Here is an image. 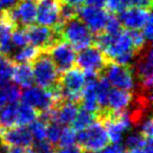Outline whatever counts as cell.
<instances>
[{
	"mask_svg": "<svg viewBox=\"0 0 153 153\" xmlns=\"http://www.w3.org/2000/svg\"><path fill=\"white\" fill-rule=\"evenodd\" d=\"M122 30H123V25H122L119 17H117L114 14H109L103 32L111 35V36H115V35L120 34Z\"/></svg>",
	"mask_w": 153,
	"mask_h": 153,
	"instance_id": "obj_29",
	"label": "cell"
},
{
	"mask_svg": "<svg viewBox=\"0 0 153 153\" xmlns=\"http://www.w3.org/2000/svg\"><path fill=\"white\" fill-rule=\"evenodd\" d=\"M18 3V0H0V5L3 10H11Z\"/></svg>",
	"mask_w": 153,
	"mask_h": 153,
	"instance_id": "obj_43",
	"label": "cell"
},
{
	"mask_svg": "<svg viewBox=\"0 0 153 153\" xmlns=\"http://www.w3.org/2000/svg\"><path fill=\"white\" fill-rule=\"evenodd\" d=\"M125 151V147L123 145V142L120 143H112L110 145H107L101 150L97 151V153H123Z\"/></svg>",
	"mask_w": 153,
	"mask_h": 153,
	"instance_id": "obj_37",
	"label": "cell"
},
{
	"mask_svg": "<svg viewBox=\"0 0 153 153\" xmlns=\"http://www.w3.org/2000/svg\"><path fill=\"white\" fill-rule=\"evenodd\" d=\"M25 33L27 36L28 43L45 51H48L60 40H62L61 35L57 30L51 27L40 25V24L38 25L32 24L25 27Z\"/></svg>",
	"mask_w": 153,
	"mask_h": 153,
	"instance_id": "obj_10",
	"label": "cell"
},
{
	"mask_svg": "<svg viewBox=\"0 0 153 153\" xmlns=\"http://www.w3.org/2000/svg\"><path fill=\"white\" fill-rule=\"evenodd\" d=\"M41 49L34 45H24L13 53L10 59L14 63H32L41 53Z\"/></svg>",
	"mask_w": 153,
	"mask_h": 153,
	"instance_id": "obj_19",
	"label": "cell"
},
{
	"mask_svg": "<svg viewBox=\"0 0 153 153\" xmlns=\"http://www.w3.org/2000/svg\"><path fill=\"white\" fill-rule=\"evenodd\" d=\"M97 121V115L92 112L85 110V109H81L78 111L76 117L72 121V128L76 131H81V130L86 129L89 127L90 125Z\"/></svg>",
	"mask_w": 153,
	"mask_h": 153,
	"instance_id": "obj_24",
	"label": "cell"
},
{
	"mask_svg": "<svg viewBox=\"0 0 153 153\" xmlns=\"http://www.w3.org/2000/svg\"><path fill=\"white\" fill-rule=\"evenodd\" d=\"M79 111V104L68 101H62L55 106L56 122L62 126H68L72 123Z\"/></svg>",
	"mask_w": 153,
	"mask_h": 153,
	"instance_id": "obj_17",
	"label": "cell"
},
{
	"mask_svg": "<svg viewBox=\"0 0 153 153\" xmlns=\"http://www.w3.org/2000/svg\"><path fill=\"white\" fill-rule=\"evenodd\" d=\"M18 103H12L0 108V128L7 129L16 125Z\"/></svg>",
	"mask_w": 153,
	"mask_h": 153,
	"instance_id": "obj_22",
	"label": "cell"
},
{
	"mask_svg": "<svg viewBox=\"0 0 153 153\" xmlns=\"http://www.w3.org/2000/svg\"><path fill=\"white\" fill-rule=\"evenodd\" d=\"M148 138L151 137H145L140 131H132L126 136L123 145L125 149H128V150H137L146 145Z\"/></svg>",
	"mask_w": 153,
	"mask_h": 153,
	"instance_id": "obj_25",
	"label": "cell"
},
{
	"mask_svg": "<svg viewBox=\"0 0 153 153\" xmlns=\"http://www.w3.org/2000/svg\"><path fill=\"white\" fill-rule=\"evenodd\" d=\"M60 0H38L36 21L40 25L51 27L60 34L63 23L60 20Z\"/></svg>",
	"mask_w": 153,
	"mask_h": 153,
	"instance_id": "obj_9",
	"label": "cell"
},
{
	"mask_svg": "<svg viewBox=\"0 0 153 153\" xmlns=\"http://www.w3.org/2000/svg\"><path fill=\"white\" fill-rule=\"evenodd\" d=\"M130 7V0H107L106 9L109 13L119 14Z\"/></svg>",
	"mask_w": 153,
	"mask_h": 153,
	"instance_id": "obj_34",
	"label": "cell"
},
{
	"mask_svg": "<svg viewBox=\"0 0 153 153\" xmlns=\"http://www.w3.org/2000/svg\"><path fill=\"white\" fill-rule=\"evenodd\" d=\"M130 67L137 79V89L151 92L153 84V49L151 42L136 53Z\"/></svg>",
	"mask_w": 153,
	"mask_h": 153,
	"instance_id": "obj_2",
	"label": "cell"
},
{
	"mask_svg": "<svg viewBox=\"0 0 153 153\" xmlns=\"http://www.w3.org/2000/svg\"><path fill=\"white\" fill-rule=\"evenodd\" d=\"M3 11H4V10L2 9V7H1V5H0V16L2 15V13H3Z\"/></svg>",
	"mask_w": 153,
	"mask_h": 153,
	"instance_id": "obj_46",
	"label": "cell"
},
{
	"mask_svg": "<svg viewBox=\"0 0 153 153\" xmlns=\"http://www.w3.org/2000/svg\"><path fill=\"white\" fill-rule=\"evenodd\" d=\"M17 27H27L36 21L37 7L34 1H20L13 9L5 10Z\"/></svg>",
	"mask_w": 153,
	"mask_h": 153,
	"instance_id": "obj_13",
	"label": "cell"
},
{
	"mask_svg": "<svg viewBox=\"0 0 153 153\" xmlns=\"http://www.w3.org/2000/svg\"><path fill=\"white\" fill-rule=\"evenodd\" d=\"M46 51L51 56L60 74L74 67L76 58V49L64 40H60Z\"/></svg>",
	"mask_w": 153,
	"mask_h": 153,
	"instance_id": "obj_11",
	"label": "cell"
},
{
	"mask_svg": "<svg viewBox=\"0 0 153 153\" xmlns=\"http://www.w3.org/2000/svg\"><path fill=\"white\" fill-rule=\"evenodd\" d=\"M76 143V131L72 127L66 126L65 128H62L61 135H60L58 145L60 147L70 146Z\"/></svg>",
	"mask_w": 153,
	"mask_h": 153,
	"instance_id": "obj_30",
	"label": "cell"
},
{
	"mask_svg": "<svg viewBox=\"0 0 153 153\" xmlns=\"http://www.w3.org/2000/svg\"><path fill=\"white\" fill-rule=\"evenodd\" d=\"M80 153H94V152H90V151H86V150H83V152H80Z\"/></svg>",
	"mask_w": 153,
	"mask_h": 153,
	"instance_id": "obj_48",
	"label": "cell"
},
{
	"mask_svg": "<svg viewBox=\"0 0 153 153\" xmlns=\"http://www.w3.org/2000/svg\"><path fill=\"white\" fill-rule=\"evenodd\" d=\"M142 33L144 35L145 39L147 42H151L153 36V22H152V16L147 20V22L145 23V25L142 27Z\"/></svg>",
	"mask_w": 153,
	"mask_h": 153,
	"instance_id": "obj_38",
	"label": "cell"
},
{
	"mask_svg": "<svg viewBox=\"0 0 153 153\" xmlns=\"http://www.w3.org/2000/svg\"><path fill=\"white\" fill-rule=\"evenodd\" d=\"M62 132V125L59 124L58 122L53 121L49 122L46 126V140L53 146L58 145L59 142L60 135Z\"/></svg>",
	"mask_w": 153,
	"mask_h": 153,
	"instance_id": "obj_28",
	"label": "cell"
},
{
	"mask_svg": "<svg viewBox=\"0 0 153 153\" xmlns=\"http://www.w3.org/2000/svg\"><path fill=\"white\" fill-rule=\"evenodd\" d=\"M21 98V89L13 83H7L0 87V108L7 104L18 103Z\"/></svg>",
	"mask_w": 153,
	"mask_h": 153,
	"instance_id": "obj_20",
	"label": "cell"
},
{
	"mask_svg": "<svg viewBox=\"0 0 153 153\" xmlns=\"http://www.w3.org/2000/svg\"><path fill=\"white\" fill-rule=\"evenodd\" d=\"M127 32H128V34H129L132 45H133L136 53H137L138 51H140L147 43H149L146 41L144 35H143V33L140 32V30H128Z\"/></svg>",
	"mask_w": 153,
	"mask_h": 153,
	"instance_id": "obj_33",
	"label": "cell"
},
{
	"mask_svg": "<svg viewBox=\"0 0 153 153\" xmlns=\"http://www.w3.org/2000/svg\"><path fill=\"white\" fill-rule=\"evenodd\" d=\"M39 112L32 106L20 103L17 106V113H16V125L17 126H28L30 123L38 117Z\"/></svg>",
	"mask_w": 153,
	"mask_h": 153,
	"instance_id": "obj_21",
	"label": "cell"
},
{
	"mask_svg": "<svg viewBox=\"0 0 153 153\" xmlns=\"http://www.w3.org/2000/svg\"><path fill=\"white\" fill-rule=\"evenodd\" d=\"M140 127V132L145 136V137H151L152 138V134H153V123H152V119H151L150 115L146 117L140 124L138 125Z\"/></svg>",
	"mask_w": 153,
	"mask_h": 153,
	"instance_id": "obj_36",
	"label": "cell"
},
{
	"mask_svg": "<svg viewBox=\"0 0 153 153\" xmlns=\"http://www.w3.org/2000/svg\"><path fill=\"white\" fill-rule=\"evenodd\" d=\"M62 3H65V4H69L72 7H80L83 3H85V0H60Z\"/></svg>",
	"mask_w": 153,
	"mask_h": 153,
	"instance_id": "obj_44",
	"label": "cell"
},
{
	"mask_svg": "<svg viewBox=\"0 0 153 153\" xmlns=\"http://www.w3.org/2000/svg\"><path fill=\"white\" fill-rule=\"evenodd\" d=\"M14 64L9 57L0 55V87L7 84L12 79Z\"/></svg>",
	"mask_w": 153,
	"mask_h": 153,
	"instance_id": "obj_26",
	"label": "cell"
},
{
	"mask_svg": "<svg viewBox=\"0 0 153 153\" xmlns=\"http://www.w3.org/2000/svg\"><path fill=\"white\" fill-rule=\"evenodd\" d=\"M111 86L119 89L131 91L135 88V78L130 66L109 62L101 74Z\"/></svg>",
	"mask_w": 153,
	"mask_h": 153,
	"instance_id": "obj_7",
	"label": "cell"
},
{
	"mask_svg": "<svg viewBox=\"0 0 153 153\" xmlns=\"http://www.w3.org/2000/svg\"><path fill=\"white\" fill-rule=\"evenodd\" d=\"M82 149L80 148L79 145H70V146L59 147L56 149V153H80Z\"/></svg>",
	"mask_w": 153,
	"mask_h": 153,
	"instance_id": "obj_39",
	"label": "cell"
},
{
	"mask_svg": "<svg viewBox=\"0 0 153 153\" xmlns=\"http://www.w3.org/2000/svg\"><path fill=\"white\" fill-rule=\"evenodd\" d=\"M86 84L84 72L80 68H70L60 76L59 90L62 101H68L80 104Z\"/></svg>",
	"mask_w": 153,
	"mask_h": 153,
	"instance_id": "obj_4",
	"label": "cell"
},
{
	"mask_svg": "<svg viewBox=\"0 0 153 153\" xmlns=\"http://www.w3.org/2000/svg\"><path fill=\"white\" fill-rule=\"evenodd\" d=\"M123 153H133V151H132V150H128V151H124Z\"/></svg>",
	"mask_w": 153,
	"mask_h": 153,
	"instance_id": "obj_47",
	"label": "cell"
},
{
	"mask_svg": "<svg viewBox=\"0 0 153 153\" xmlns=\"http://www.w3.org/2000/svg\"><path fill=\"white\" fill-rule=\"evenodd\" d=\"M132 99H133V92L119 88H111L108 94L107 111L110 113L123 112L130 106Z\"/></svg>",
	"mask_w": 153,
	"mask_h": 153,
	"instance_id": "obj_16",
	"label": "cell"
},
{
	"mask_svg": "<svg viewBox=\"0 0 153 153\" xmlns=\"http://www.w3.org/2000/svg\"><path fill=\"white\" fill-rule=\"evenodd\" d=\"M110 89L111 85L106 80V78H104L103 76H100L98 85H97V98H98L99 107H100L99 112L107 111V102H108V94Z\"/></svg>",
	"mask_w": 153,
	"mask_h": 153,
	"instance_id": "obj_23",
	"label": "cell"
},
{
	"mask_svg": "<svg viewBox=\"0 0 153 153\" xmlns=\"http://www.w3.org/2000/svg\"><path fill=\"white\" fill-rule=\"evenodd\" d=\"M76 143L82 150L97 152L109 144V138L104 125L96 121L86 129L78 131Z\"/></svg>",
	"mask_w": 153,
	"mask_h": 153,
	"instance_id": "obj_5",
	"label": "cell"
},
{
	"mask_svg": "<svg viewBox=\"0 0 153 153\" xmlns=\"http://www.w3.org/2000/svg\"><path fill=\"white\" fill-rule=\"evenodd\" d=\"M12 78L14 83L21 88H28L35 83L33 68L30 63L14 64Z\"/></svg>",
	"mask_w": 153,
	"mask_h": 153,
	"instance_id": "obj_18",
	"label": "cell"
},
{
	"mask_svg": "<svg viewBox=\"0 0 153 153\" xmlns=\"http://www.w3.org/2000/svg\"><path fill=\"white\" fill-rule=\"evenodd\" d=\"M28 126H30L28 129H30L34 140H46V126H47L46 123H44L43 121H41V120H39L38 117H37V119L35 120L33 123H30Z\"/></svg>",
	"mask_w": 153,
	"mask_h": 153,
	"instance_id": "obj_27",
	"label": "cell"
},
{
	"mask_svg": "<svg viewBox=\"0 0 153 153\" xmlns=\"http://www.w3.org/2000/svg\"><path fill=\"white\" fill-rule=\"evenodd\" d=\"M21 1H38V0H21Z\"/></svg>",
	"mask_w": 153,
	"mask_h": 153,
	"instance_id": "obj_49",
	"label": "cell"
},
{
	"mask_svg": "<svg viewBox=\"0 0 153 153\" xmlns=\"http://www.w3.org/2000/svg\"><path fill=\"white\" fill-rule=\"evenodd\" d=\"M107 0H85L86 5L98 7V9H105Z\"/></svg>",
	"mask_w": 153,
	"mask_h": 153,
	"instance_id": "obj_42",
	"label": "cell"
},
{
	"mask_svg": "<svg viewBox=\"0 0 153 153\" xmlns=\"http://www.w3.org/2000/svg\"><path fill=\"white\" fill-rule=\"evenodd\" d=\"M7 149H9V146L7 145H3V146L0 147V153H7Z\"/></svg>",
	"mask_w": 153,
	"mask_h": 153,
	"instance_id": "obj_45",
	"label": "cell"
},
{
	"mask_svg": "<svg viewBox=\"0 0 153 153\" xmlns=\"http://www.w3.org/2000/svg\"><path fill=\"white\" fill-rule=\"evenodd\" d=\"M130 7L151 10V7H152V0H130Z\"/></svg>",
	"mask_w": 153,
	"mask_h": 153,
	"instance_id": "obj_40",
	"label": "cell"
},
{
	"mask_svg": "<svg viewBox=\"0 0 153 153\" xmlns=\"http://www.w3.org/2000/svg\"><path fill=\"white\" fill-rule=\"evenodd\" d=\"M60 35L62 40L71 45L76 51H81L94 44V35L79 17L64 22Z\"/></svg>",
	"mask_w": 153,
	"mask_h": 153,
	"instance_id": "obj_3",
	"label": "cell"
},
{
	"mask_svg": "<svg viewBox=\"0 0 153 153\" xmlns=\"http://www.w3.org/2000/svg\"><path fill=\"white\" fill-rule=\"evenodd\" d=\"M30 147L34 153H56V146L45 140H37Z\"/></svg>",
	"mask_w": 153,
	"mask_h": 153,
	"instance_id": "obj_35",
	"label": "cell"
},
{
	"mask_svg": "<svg viewBox=\"0 0 153 153\" xmlns=\"http://www.w3.org/2000/svg\"><path fill=\"white\" fill-rule=\"evenodd\" d=\"M11 40L15 48H20V47L24 46V45L28 44L27 36H26L25 28L24 27H16L15 30L12 32Z\"/></svg>",
	"mask_w": 153,
	"mask_h": 153,
	"instance_id": "obj_31",
	"label": "cell"
},
{
	"mask_svg": "<svg viewBox=\"0 0 153 153\" xmlns=\"http://www.w3.org/2000/svg\"><path fill=\"white\" fill-rule=\"evenodd\" d=\"M32 63L34 81L36 82L37 86L49 91L59 89L61 74L47 51H42Z\"/></svg>",
	"mask_w": 153,
	"mask_h": 153,
	"instance_id": "obj_1",
	"label": "cell"
},
{
	"mask_svg": "<svg viewBox=\"0 0 153 153\" xmlns=\"http://www.w3.org/2000/svg\"><path fill=\"white\" fill-rule=\"evenodd\" d=\"M2 140L7 146L16 147H30L34 142L30 129L26 126H13L4 129L2 135Z\"/></svg>",
	"mask_w": 153,
	"mask_h": 153,
	"instance_id": "obj_15",
	"label": "cell"
},
{
	"mask_svg": "<svg viewBox=\"0 0 153 153\" xmlns=\"http://www.w3.org/2000/svg\"><path fill=\"white\" fill-rule=\"evenodd\" d=\"M108 16L109 12L106 9H98L89 5L79 7L78 12V17L84 22L94 35H98L104 30Z\"/></svg>",
	"mask_w": 153,
	"mask_h": 153,
	"instance_id": "obj_12",
	"label": "cell"
},
{
	"mask_svg": "<svg viewBox=\"0 0 153 153\" xmlns=\"http://www.w3.org/2000/svg\"><path fill=\"white\" fill-rule=\"evenodd\" d=\"M7 153H34L32 150V147H16V146H9Z\"/></svg>",
	"mask_w": 153,
	"mask_h": 153,
	"instance_id": "obj_41",
	"label": "cell"
},
{
	"mask_svg": "<svg viewBox=\"0 0 153 153\" xmlns=\"http://www.w3.org/2000/svg\"><path fill=\"white\" fill-rule=\"evenodd\" d=\"M117 15L123 27H126L127 30H142L152 14L151 10L129 7L120 12Z\"/></svg>",
	"mask_w": 153,
	"mask_h": 153,
	"instance_id": "obj_14",
	"label": "cell"
},
{
	"mask_svg": "<svg viewBox=\"0 0 153 153\" xmlns=\"http://www.w3.org/2000/svg\"><path fill=\"white\" fill-rule=\"evenodd\" d=\"M78 12H79V7L61 2V5H60V20H61V23H64L68 20L78 17Z\"/></svg>",
	"mask_w": 153,
	"mask_h": 153,
	"instance_id": "obj_32",
	"label": "cell"
},
{
	"mask_svg": "<svg viewBox=\"0 0 153 153\" xmlns=\"http://www.w3.org/2000/svg\"><path fill=\"white\" fill-rule=\"evenodd\" d=\"M22 103L32 106L38 112L46 111L55 107L58 103L62 102L55 97L51 91L39 86H30L28 88H24L23 92H21Z\"/></svg>",
	"mask_w": 153,
	"mask_h": 153,
	"instance_id": "obj_8",
	"label": "cell"
},
{
	"mask_svg": "<svg viewBox=\"0 0 153 153\" xmlns=\"http://www.w3.org/2000/svg\"><path fill=\"white\" fill-rule=\"evenodd\" d=\"M109 63L108 59L98 46H90L79 51L76 53V64L78 68L85 74H94L101 76L104 68Z\"/></svg>",
	"mask_w": 153,
	"mask_h": 153,
	"instance_id": "obj_6",
	"label": "cell"
}]
</instances>
